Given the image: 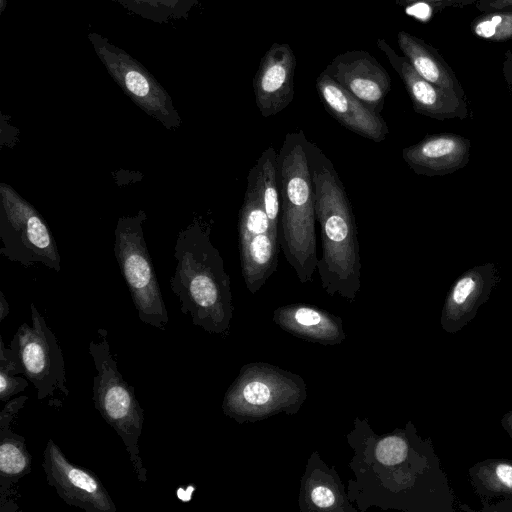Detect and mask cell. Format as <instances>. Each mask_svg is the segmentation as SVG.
Masks as SVG:
<instances>
[{
  "instance_id": "1",
  "label": "cell",
  "mask_w": 512,
  "mask_h": 512,
  "mask_svg": "<svg viewBox=\"0 0 512 512\" xmlns=\"http://www.w3.org/2000/svg\"><path fill=\"white\" fill-rule=\"evenodd\" d=\"M308 157L316 220L321 229L322 255L317 271L329 295L339 294L352 302L361 286L360 250L352 205L334 164L311 141Z\"/></svg>"
},
{
  "instance_id": "2",
  "label": "cell",
  "mask_w": 512,
  "mask_h": 512,
  "mask_svg": "<svg viewBox=\"0 0 512 512\" xmlns=\"http://www.w3.org/2000/svg\"><path fill=\"white\" fill-rule=\"evenodd\" d=\"M210 232V225L201 219L179 231L170 287L179 298L181 312L189 315L194 325L224 334L233 314L230 279Z\"/></svg>"
},
{
  "instance_id": "3",
  "label": "cell",
  "mask_w": 512,
  "mask_h": 512,
  "mask_svg": "<svg viewBox=\"0 0 512 512\" xmlns=\"http://www.w3.org/2000/svg\"><path fill=\"white\" fill-rule=\"evenodd\" d=\"M302 130L288 132L277 154L281 200V247L301 283L317 269L315 194Z\"/></svg>"
},
{
  "instance_id": "4",
  "label": "cell",
  "mask_w": 512,
  "mask_h": 512,
  "mask_svg": "<svg viewBox=\"0 0 512 512\" xmlns=\"http://www.w3.org/2000/svg\"><path fill=\"white\" fill-rule=\"evenodd\" d=\"M97 334L99 339L91 340L88 347L96 369L93 377L94 406L123 441L137 479L145 483L147 469L138 444L144 425V411L134 388L118 370L107 340V331L99 328Z\"/></svg>"
},
{
  "instance_id": "5",
  "label": "cell",
  "mask_w": 512,
  "mask_h": 512,
  "mask_svg": "<svg viewBox=\"0 0 512 512\" xmlns=\"http://www.w3.org/2000/svg\"><path fill=\"white\" fill-rule=\"evenodd\" d=\"M146 219L147 214L143 210L118 219L114 231V254L139 319L165 330L169 316L144 237Z\"/></svg>"
},
{
  "instance_id": "6",
  "label": "cell",
  "mask_w": 512,
  "mask_h": 512,
  "mask_svg": "<svg viewBox=\"0 0 512 512\" xmlns=\"http://www.w3.org/2000/svg\"><path fill=\"white\" fill-rule=\"evenodd\" d=\"M0 240V254L10 261L61 269L56 241L42 215L4 182L0 184Z\"/></svg>"
},
{
  "instance_id": "7",
  "label": "cell",
  "mask_w": 512,
  "mask_h": 512,
  "mask_svg": "<svg viewBox=\"0 0 512 512\" xmlns=\"http://www.w3.org/2000/svg\"><path fill=\"white\" fill-rule=\"evenodd\" d=\"M88 39L108 74L135 105L168 130L181 126L171 96L139 61L99 33H88Z\"/></svg>"
},
{
  "instance_id": "8",
  "label": "cell",
  "mask_w": 512,
  "mask_h": 512,
  "mask_svg": "<svg viewBox=\"0 0 512 512\" xmlns=\"http://www.w3.org/2000/svg\"><path fill=\"white\" fill-rule=\"evenodd\" d=\"M247 180L238 218L239 251L244 282L255 294L276 271L281 243L265 212L252 168Z\"/></svg>"
},
{
  "instance_id": "9",
  "label": "cell",
  "mask_w": 512,
  "mask_h": 512,
  "mask_svg": "<svg viewBox=\"0 0 512 512\" xmlns=\"http://www.w3.org/2000/svg\"><path fill=\"white\" fill-rule=\"evenodd\" d=\"M30 309L32 326L23 323L12 339L23 374L36 388L40 401L52 396L56 390L68 396L65 362L57 338L33 303Z\"/></svg>"
},
{
  "instance_id": "10",
  "label": "cell",
  "mask_w": 512,
  "mask_h": 512,
  "mask_svg": "<svg viewBox=\"0 0 512 512\" xmlns=\"http://www.w3.org/2000/svg\"><path fill=\"white\" fill-rule=\"evenodd\" d=\"M42 467L47 482L69 506L86 512H115L116 505L98 476L71 462L49 439L43 452Z\"/></svg>"
},
{
  "instance_id": "11",
  "label": "cell",
  "mask_w": 512,
  "mask_h": 512,
  "mask_svg": "<svg viewBox=\"0 0 512 512\" xmlns=\"http://www.w3.org/2000/svg\"><path fill=\"white\" fill-rule=\"evenodd\" d=\"M304 389V388H303ZM291 382L284 381V375L274 372H251L243 367L239 377L227 390L223 401L224 413L242 422L252 417L268 416L291 406L293 392Z\"/></svg>"
},
{
  "instance_id": "12",
  "label": "cell",
  "mask_w": 512,
  "mask_h": 512,
  "mask_svg": "<svg viewBox=\"0 0 512 512\" xmlns=\"http://www.w3.org/2000/svg\"><path fill=\"white\" fill-rule=\"evenodd\" d=\"M323 71L369 109L381 113L391 90V78L369 52L352 50L339 54Z\"/></svg>"
},
{
  "instance_id": "13",
  "label": "cell",
  "mask_w": 512,
  "mask_h": 512,
  "mask_svg": "<svg viewBox=\"0 0 512 512\" xmlns=\"http://www.w3.org/2000/svg\"><path fill=\"white\" fill-rule=\"evenodd\" d=\"M376 44L401 78L416 113L440 121L468 117L466 98L424 79L406 57L398 55L384 39H377Z\"/></svg>"
},
{
  "instance_id": "14",
  "label": "cell",
  "mask_w": 512,
  "mask_h": 512,
  "mask_svg": "<svg viewBox=\"0 0 512 512\" xmlns=\"http://www.w3.org/2000/svg\"><path fill=\"white\" fill-rule=\"evenodd\" d=\"M296 58L287 43H273L253 78L255 102L263 117L284 110L294 98Z\"/></svg>"
},
{
  "instance_id": "15",
  "label": "cell",
  "mask_w": 512,
  "mask_h": 512,
  "mask_svg": "<svg viewBox=\"0 0 512 512\" xmlns=\"http://www.w3.org/2000/svg\"><path fill=\"white\" fill-rule=\"evenodd\" d=\"M28 400L25 395L6 402L0 412V512H16L14 485L31 472L32 457L26 439L13 432L11 423Z\"/></svg>"
},
{
  "instance_id": "16",
  "label": "cell",
  "mask_w": 512,
  "mask_h": 512,
  "mask_svg": "<svg viewBox=\"0 0 512 512\" xmlns=\"http://www.w3.org/2000/svg\"><path fill=\"white\" fill-rule=\"evenodd\" d=\"M319 98L331 117L346 129L374 142H382L389 128L381 114L369 109L322 71L316 78Z\"/></svg>"
},
{
  "instance_id": "17",
  "label": "cell",
  "mask_w": 512,
  "mask_h": 512,
  "mask_svg": "<svg viewBox=\"0 0 512 512\" xmlns=\"http://www.w3.org/2000/svg\"><path fill=\"white\" fill-rule=\"evenodd\" d=\"M471 141L455 133L428 134L402 150V157L417 175L444 176L464 168L470 160Z\"/></svg>"
},
{
  "instance_id": "18",
  "label": "cell",
  "mask_w": 512,
  "mask_h": 512,
  "mask_svg": "<svg viewBox=\"0 0 512 512\" xmlns=\"http://www.w3.org/2000/svg\"><path fill=\"white\" fill-rule=\"evenodd\" d=\"M274 321L297 337L334 345L344 339L341 319L306 304H292L274 311Z\"/></svg>"
},
{
  "instance_id": "19",
  "label": "cell",
  "mask_w": 512,
  "mask_h": 512,
  "mask_svg": "<svg viewBox=\"0 0 512 512\" xmlns=\"http://www.w3.org/2000/svg\"><path fill=\"white\" fill-rule=\"evenodd\" d=\"M397 42L403 56L420 76L466 98L455 72L436 48L406 31L398 32Z\"/></svg>"
},
{
  "instance_id": "20",
  "label": "cell",
  "mask_w": 512,
  "mask_h": 512,
  "mask_svg": "<svg viewBox=\"0 0 512 512\" xmlns=\"http://www.w3.org/2000/svg\"><path fill=\"white\" fill-rule=\"evenodd\" d=\"M277 152L272 146L266 148L252 167L265 212L274 231L278 232L280 221V189L277 168Z\"/></svg>"
},
{
  "instance_id": "21",
  "label": "cell",
  "mask_w": 512,
  "mask_h": 512,
  "mask_svg": "<svg viewBox=\"0 0 512 512\" xmlns=\"http://www.w3.org/2000/svg\"><path fill=\"white\" fill-rule=\"evenodd\" d=\"M128 12L157 24L187 19L199 0H111Z\"/></svg>"
},
{
  "instance_id": "22",
  "label": "cell",
  "mask_w": 512,
  "mask_h": 512,
  "mask_svg": "<svg viewBox=\"0 0 512 512\" xmlns=\"http://www.w3.org/2000/svg\"><path fill=\"white\" fill-rule=\"evenodd\" d=\"M303 496L311 505L310 509L316 510H342L340 505L344 503V491L339 481L327 474H306L303 478Z\"/></svg>"
},
{
  "instance_id": "23",
  "label": "cell",
  "mask_w": 512,
  "mask_h": 512,
  "mask_svg": "<svg viewBox=\"0 0 512 512\" xmlns=\"http://www.w3.org/2000/svg\"><path fill=\"white\" fill-rule=\"evenodd\" d=\"M24 370L17 352L16 344L12 340L6 347L0 338V400L7 402L11 397L24 391L28 386V379L16 376L23 374Z\"/></svg>"
},
{
  "instance_id": "24",
  "label": "cell",
  "mask_w": 512,
  "mask_h": 512,
  "mask_svg": "<svg viewBox=\"0 0 512 512\" xmlns=\"http://www.w3.org/2000/svg\"><path fill=\"white\" fill-rule=\"evenodd\" d=\"M476 37L490 42L512 40V9L482 12L470 24Z\"/></svg>"
},
{
  "instance_id": "25",
  "label": "cell",
  "mask_w": 512,
  "mask_h": 512,
  "mask_svg": "<svg viewBox=\"0 0 512 512\" xmlns=\"http://www.w3.org/2000/svg\"><path fill=\"white\" fill-rule=\"evenodd\" d=\"M399 6L407 7L414 3H426L431 5L436 12H440L445 8L457 7L462 8L467 5L475 4L476 0H395Z\"/></svg>"
},
{
  "instance_id": "26",
  "label": "cell",
  "mask_w": 512,
  "mask_h": 512,
  "mask_svg": "<svg viewBox=\"0 0 512 512\" xmlns=\"http://www.w3.org/2000/svg\"><path fill=\"white\" fill-rule=\"evenodd\" d=\"M475 6L480 12L512 9V0H477Z\"/></svg>"
},
{
  "instance_id": "27",
  "label": "cell",
  "mask_w": 512,
  "mask_h": 512,
  "mask_svg": "<svg viewBox=\"0 0 512 512\" xmlns=\"http://www.w3.org/2000/svg\"><path fill=\"white\" fill-rule=\"evenodd\" d=\"M502 71L507 86L512 93V50H507L504 54Z\"/></svg>"
},
{
  "instance_id": "28",
  "label": "cell",
  "mask_w": 512,
  "mask_h": 512,
  "mask_svg": "<svg viewBox=\"0 0 512 512\" xmlns=\"http://www.w3.org/2000/svg\"><path fill=\"white\" fill-rule=\"evenodd\" d=\"M496 475L499 480L506 486L512 488V466L508 464H500L496 468Z\"/></svg>"
},
{
  "instance_id": "29",
  "label": "cell",
  "mask_w": 512,
  "mask_h": 512,
  "mask_svg": "<svg viewBox=\"0 0 512 512\" xmlns=\"http://www.w3.org/2000/svg\"><path fill=\"white\" fill-rule=\"evenodd\" d=\"M9 314V304L3 294L0 291V321H3Z\"/></svg>"
},
{
  "instance_id": "30",
  "label": "cell",
  "mask_w": 512,
  "mask_h": 512,
  "mask_svg": "<svg viewBox=\"0 0 512 512\" xmlns=\"http://www.w3.org/2000/svg\"><path fill=\"white\" fill-rule=\"evenodd\" d=\"M7 3H8V0H0V15L6 9Z\"/></svg>"
},
{
  "instance_id": "31",
  "label": "cell",
  "mask_w": 512,
  "mask_h": 512,
  "mask_svg": "<svg viewBox=\"0 0 512 512\" xmlns=\"http://www.w3.org/2000/svg\"><path fill=\"white\" fill-rule=\"evenodd\" d=\"M477 1V0H476Z\"/></svg>"
}]
</instances>
